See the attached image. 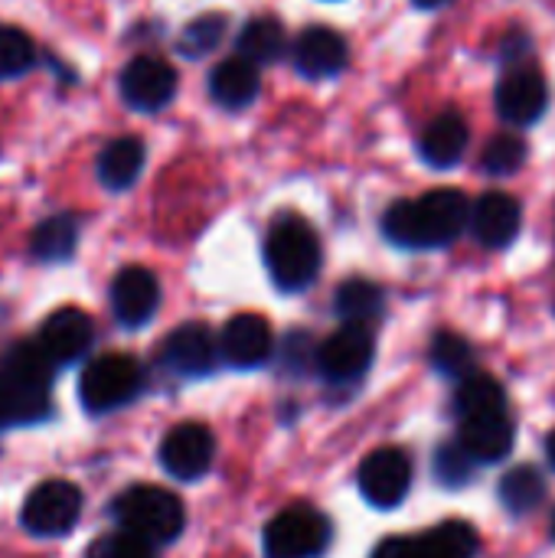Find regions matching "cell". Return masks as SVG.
<instances>
[{"instance_id":"7","label":"cell","mask_w":555,"mask_h":558,"mask_svg":"<svg viewBox=\"0 0 555 558\" xmlns=\"http://www.w3.org/2000/svg\"><path fill=\"white\" fill-rule=\"evenodd\" d=\"M82 517V494L69 481H46L39 484L20 513V523L33 536H62Z\"/></svg>"},{"instance_id":"5","label":"cell","mask_w":555,"mask_h":558,"mask_svg":"<svg viewBox=\"0 0 555 558\" xmlns=\"http://www.w3.org/2000/svg\"><path fill=\"white\" fill-rule=\"evenodd\" d=\"M141 386H144V373L137 360L108 353L85 366L79 379V396L88 412H111V409L128 405L141 392Z\"/></svg>"},{"instance_id":"29","label":"cell","mask_w":555,"mask_h":558,"mask_svg":"<svg viewBox=\"0 0 555 558\" xmlns=\"http://www.w3.org/2000/svg\"><path fill=\"white\" fill-rule=\"evenodd\" d=\"M481 163L487 173L494 177H510L517 173L523 163H527V141L514 131H504V134H494L481 154Z\"/></svg>"},{"instance_id":"1","label":"cell","mask_w":555,"mask_h":558,"mask_svg":"<svg viewBox=\"0 0 555 558\" xmlns=\"http://www.w3.org/2000/svg\"><path fill=\"white\" fill-rule=\"evenodd\" d=\"M471 226V199L461 190H432L386 209L383 232L402 248H438Z\"/></svg>"},{"instance_id":"31","label":"cell","mask_w":555,"mask_h":558,"mask_svg":"<svg viewBox=\"0 0 555 558\" xmlns=\"http://www.w3.org/2000/svg\"><path fill=\"white\" fill-rule=\"evenodd\" d=\"M36 62L33 39L16 26H0V78H16Z\"/></svg>"},{"instance_id":"9","label":"cell","mask_w":555,"mask_h":558,"mask_svg":"<svg viewBox=\"0 0 555 558\" xmlns=\"http://www.w3.org/2000/svg\"><path fill=\"white\" fill-rule=\"evenodd\" d=\"M412 487V464L399 448H379L360 468V494L376 510H393Z\"/></svg>"},{"instance_id":"28","label":"cell","mask_w":555,"mask_h":558,"mask_svg":"<svg viewBox=\"0 0 555 558\" xmlns=\"http://www.w3.org/2000/svg\"><path fill=\"white\" fill-rule=\"evenodd\" d=\"M379 311H383V288L379 284L366 281V278H353V281L340 284L337 314L343 317V324H370Z\"/></svg>"},{"instance_id":"32","label":"cell","mask_w":555,"mask_h":558,"mask_svg":"<svg viewBox=\"0 0 555 558\" xmlns=\"http://www.w3.org/2000/svg\"><path fill=\"white\" fill-rule=\"evenodd\" d=\"M222 33H226V16H219V13L200 16V20H193V23L180 33V43H177V46H180L183 56L200 59V56H206V52H213V49L219 46Z\"/></svg>"},{"instance_id":"22","label":"cell","mask_w":555,"mask_h":558,"mask_svg":"<svg viewBox=\"0 0 555 558\" xmlns=\"http://www.w3.org/2000/svg\"><path fill=\"white\" fill-rule=\"evenodd\" d=\"M144 170V144L137 137L111 141L98 157V180L108 190H128Z\"/></svg>"},{"instance_id":"30","label":"cell","mask_w":555,"mask_h":558,"mask_svg":"<svg viewBox=\"0 0 555 558\" xmlns=\"http://www.w3.org/2000/svg\"><path fill=\"white\" fill-rule=\"evenodd\" d=\"M432 363L438 373L445 376H471V366H474V350L464 337L458 333H438L435 343H432Z\"/></svg>"},{"instance_id":"37","label":"cell","mask_w":555,"mask_h":558,"mask_svg":"<svg viewBox=\"0 0 555 558\" xmlns=\"http://www.w3.org/2000/svg\"><path fill=\"white\" fill-rule=\"evenodd\" d=\"M445 3H451V0H415V7H422V10H435V7H445Z\"/></svg>"},{"instance_id":"16","label":"cell","mask_w":555,"mask_h":558,"mask_svg":"<svg viewBox=\"0 0 555 558\" xmlns=\"http://www.w3.org/2000/svg\"><path fill=\"white\" fill-rule=\"evenodd\" d=\"M219 353L236 369H255L272 356V327L258 314H239L226 324Z\"/></svg>"},{"instance_id":"2","label":"cell","mask_w":555,"mask_h":558,"mask_svg":"<svg viewBox=\"0 0 555 558\" xmlns=\"http://www.w3.org/2000/svg\"><path fill=\"white\" fill-rule=\"evenodd\" d=\"M265 265L281 291H304L321 271V242L298 216H281L265 239Z\"/></svg>"},{"instance_id":"19","label":"cell","mask_w":555,"mask_h":558,"mask_svg":"<svg viewBox=\"0 0 555 558\" xmlns=\"http://www.w3.org/2000/svg\"><path fill=\"white\" fill-rule=\"evenodd\" d=\"M458 445L468 451L474 464H497L514 451V422L507 418V412L468 418L461 422Z\"/></svg>"},{"instance_id":"33","label":"cell","mask_w":555,"mask_h":558,"mask_svg":"<svg viewBox=\"0 0 555 558\" xmlns=\"http://www.w3.org/2000/svg\"><path fill=\"white\" fill-rule=\"evenodd\" d=\"M88 558H154V546L128 530H118V533L95 539L88 549Z\"/></svg>"},{"instance_id":"15","label":"cell","mask_w":555,"mask_h":558,"mask_svg":"<svg viewBox=\"0 0 555 558\" xmlns=\"http://www.w3.org/2000/svg\"><path fill=\"white\" fill-rule=\"evenodd\" d=\"M216 340L213 333L203 327V324H183L177 327L164 347H160V360L167 369H173L177 376H186V379H200L206 376L213 366H216Z\"/></svg>"},{"instance_id":"14","label":"cell","mask_w":555,"mask_h":558,"mask_svg":"<svg viewBox=\"0 0 555 558\" xmlns=\"http://www.w3.org/2000/svg\"><path fill=\"white\" fill-rule=\"evenodd\" d=\"M157 304H160V284L147 268L131 265V268L114 275V281H111V311H114L118 324L141 327V324H147L154 317Z\"/></svg>"},{"instance_id":"25","label":"cell","mask_w":555,"mask_h":558,"mask_svg":"<svg viewBox=\"0 0 555 558\" xmlns=\"http://www.w3.org/2000/svg\"><path fill=\"white\" fill-rule=\"evenodd\" d=\"M543 497H546V481H543V474L536 468H514L500 481V504L514 517L533 513L543 504Z\"/></svg>"},{"instance_id":"21","label":"cell","mask_w":555,"mask_h":558,"mask_svg":"<svg viewBox=\"0 0 555 558\" xmlns=\"http://www.w3.org/2000/svg\"><path fill=\"white\" fill-rule=\"evenodd\" d=\"M262 88L258 78V65H252L242 56H232L226 62H219L209 75V95L222 105V108H245L255 101Z\"/></svg>"},{"instance_id":"8","label":"cell","mask_w":555,"mask_h":558,"mask_svg":"<svg viewBox=\"0 0 555 558\" xmlns=\"http://www.w3.org/2000/svg\"><path fill=\"white\" fill-rule=\"evenodd\" d=\"M317 369L334 383L360 379L373 363V333L366 324H343L337 333H330L314 356Z\"/></svg>"},{"instance_id":"24","label":"cell","mask_w":555,"mask_h":558,"mask_svg":"<svg viewBox=\"0 0 555 558\" xmlns=\"http://www.w3.org/2000/svg\"><path fill=\"white\" fill-rule=\"evenodd\" d=\"M507 409V396L504 386L484 373H471L461 379L458 392H455V412L461 415V422L468 418H481V415H497Z\"/></svg>"},{"instance_id":"27","label":"cell","mask_w":555,"mask_h":558,"mask_svg":"<svg viewBox=\"0 0 555 558\" xmlns=\"http://www.w3.org/2000/svg\"><path fill=\"white\" fill-rule=\"evenodd\" d=\"M419 546H422V558H474L478 533L468 523L451 520V523L435 526L429 536H422Z\"/></svg>"},{"instance_id":"20","label":"cell","mask_w":555,"mask_h":558,"mask_svg":"<svg viewBox=\"0 0 555 558\" xmlns=\"http://www.w3.org/2000/svg\"><path fill=\"white\" fill-rule=\"evenodd\" d=\"M419 150H422L425 163H432L438 170L455 167L468 150V121L458 111H442L435 121H429Z\"/></svg>"},{"instance_id":"10","label":"cell","mask_w":555,"mask_h":558,"mask_svg":"<svg viewBox=\"0 0 555 558\" xmlns=\"http://www.w3.org/2000/svg\"><path fill=\"white\" fill-rule=\"evenodd\" d=\"M494 98H497V114L507 124L527 128V124H533V121L543 118V111L550 105V88H546V78L540 75V69H533V65H514L500 78Z\"/></svg>"},{"instance_id":"12","label":"cell","mask_w":555,"mask_h":558,"mask_svg":"<svg viewBox=\"0 0 555 558\" xmlns=\"http://www.w3.org/2000/svg\"><path fill=\"white\" fill-rule=\"evenodd\" d=\"M121 95L134 111H160L177 95V72L157 56H137L121 72Z\"/></svg>"},{"instance_id":"38","label":"cell","mask_w":555,"mask_h":558,"mask_svg":"<svg viewBox=\"0 0 555 558\" xmlns=\"http://www.w3.org/2000/svg\"><path fill=\"white\" fill-rule=\"evenodd\" d=\"M546 458H550V464H553L555 471V432L546 438Z\"/></svg>"},{"instance_id":"4","label":"cell","mask_w":555,"mask_h":558,"mask_svg":"<svg viewBox=\"0 0 555 558\" xmlns=\"http://www.w3.org/2000/svg\"><path fill=\"white\" fill-rule=\"evenodd\" d=\"M52 356L43 350L39 340H26L16 343L0 366V379L10 389L13 409H16V422H29L39 418L46 412V389L52 383Z\"/></svg>"},{"instance_id":"11","label":"cell","mask_w":555,"mask_h":558,"mask_svg":"<svg viewBox=\"0 0 555 558\" xmlns=\"http://www.w3.org/2000/svg\"><path fill=\"white\" fill-rule=\"evenodd\" d=\"M213 454H216V441L196 422H183L170 428L160 445V464L177 481H200L213 468Z\"/></svg>"},{"instance_id":"17","label":"cell","mask_w":555,"mask_h":558,"mask_svg":"<svg viewBox=\"0 0 555 558\" xmlns=\"http://www.w3.org/2000/svg\"><path fill=\"white\" fill-rule=\"evenodd\" d=\"M523 222L520 203L510 193H484L471 206V229L481 245L487 248H504L517 239Z\"/></svg>"},{"instance_id":"26","label":"cell","mask_w":555,"mask_h":558,"mask_svg":"<svg viewBox=\"0 0 555 558\" xmlns=\"http://www.w3.org/2000/svg\"><path fill=\"white\" fill-rule=\"evenodd\" d=\"M75 242H79L75 219L72 216H52V219L36 226L29 248L39 262H65L75 252Z\"/></svg>"},{"instance_id":"6","label":"cell","mask_w":555,"mask_h":558,"mask_svg":"<svg viewBox=\"0 0 555 558\" xmlns=\"http://www.w3.org/2000/svg\"><path fill=\"white\" fill-rule=\"evenodd\" d=\"M330 543V523L307 507H288L265 526V558H317Z\"/></svg>"},{"instance_id":"13","label":"cell","mask_w":555,"mask_h":558,"mask_svg":"<svg viewBox=\"0 0 555 558\" xmlns=\"http://www.w3.org/2000/svg\"><path fill=\"white\" fill-rule=\"evenodd\" d=\"M294 65L304 78H334L347 69V39L330 26H307L291 46Z\"/></svg>"},{"instance_id":"35","label":"cell","mask_w":555,"mask_h":558,"mask_svg":"<svg viewBox=\"0 0 555 558\" xmlns=\"http://www.w3.org/2000/svg\"><path fill=\"white\" fill-rule=\"evenodd\" d=\"M373 558H422L419 539H386L376 546Z\"/></svg>"},{"instance_id":"36","label":"cell","mask_w":555,"mask_h":558,"mask_svg":"<svg viewBox=\"0 0 555 558\" xmlns=\"http://www.w3.org/2000/svg\"><path fill=\"white\" fill-rule=\"evenodd\" d=\"M7 422H16V409H13L10 389H7L3 379H0V425H7Z\"/></svg>"},{"instance_id":"23","label":"cell","mask_w":555,"mask_h":558,"mask_svg":"<svg viewBox=\"0 0 555 558\" xmlns=\"http://www.w3.org/2000/svg\"><path fill=\"white\" fill-rule=\"evenodd\" d=\"M285 52H288V33L275 16H255L239 33V56L249 59L252 65L278 62Z\"/></svg>"},{"instance_id":"39","label":"cell","mask_w":555,"mask_h":558,"mask_svg":"<svg viewBox=\"0 0 555 558\" xmlns=\"http://www.w3.org/2000/svg\"><path fill=\"white\" fill-rule=\"evenodd\" d=\"M553 536H555V520H553Z\"/></svg>"},{"instance_id":"34","label":"cell","mask_w":555,"mask_h":558,"mask_svg":"<svg viewBox=\"0 0 555 558\" xmlns=\"http://www.w3.org/2000/svg\"><path fill=\"white\" fill-rule=\"evenodd\" d=\"M474 471V461L461 445H442L435 454V477L448 487H464Z\"/></svg>"},{"instance_id":"3","label":"cell","mask_w":555,"mask_h":558,"mask_svg":"<svg viewBox=\"0 0 555 558\" xmlns=\"http://www.w3.org/2000/svg\"><path fill=\"white\" fill-rule=\"evenodd\" d=\"M114 517L121 530L141 536L150 546L173 543L183 533L186 513L183 504L160 487H131L114 500Z\"/></svg>"},{"instance_id":"18","label":"cell","mask_w":555,"mask_h":558,"mask_svg":"<svg viewBox=\"0 0 555 558\" xmlns=\"http://www.w3.org/2000/svg\"><path fill=\"white\" fill-rule=\"evenodd\" d=\"M39 343L52 356L56 366L75 363L92 347V320H88V314H82L75 307H62V311L49 314L43 330H39Z\"/></svg>"}]
</instances>
